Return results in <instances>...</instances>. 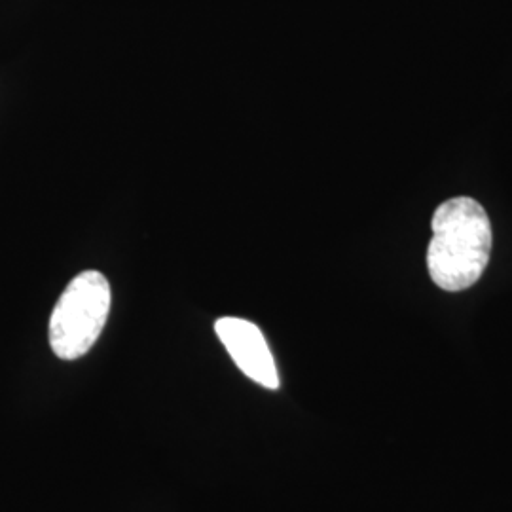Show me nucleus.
Listing matches in <instances>:
<instances>
[{
  "label": "nucleus",
  "mask_w": 512,
  "mask_h": 512,
  "mask_svg": "<svg viewBox=\"0 0 512 512\" xmlns=\"http://www.w3.org/2000/svg\"><path fill=\"white\" fill-rule=\"evenodd\" d=\"M427 268L442 291L459 293L482 277L492 255V224L473 198H452L433 215Z\"/></svg>",
  "instance_id": "nucleus-1"
},
{
  "label": "nucleus",
  "mask_w": 512,
  "mask_h": 512,
  "mask_svg": "<svg viewBox=\"0 0 512 512\" xmlns=\"http://www.w3.org/2000/svg\"><path fill=\"white\" fill-rule=\"evenodd\" d=\"M110 285L101 272L76 275L59 296L50 317V346L63 361L84 357L109 319Z\"/></svg>",
  "instance_id": "nucleus-2"
},
{
  "label": "nucleus",
  "mask_w": 512,
  "mask_h": 512,
  "mask_svg": "<svg viewBox=\"0 0 512 512\" xmlns=\"http://www.w3.org/2000/svg\"><path fill=\"white\" fill-rule=\"evenodd\" d=\"M215 330L220 342L247 378L266 389L279 387L274 355L255 323L239 317H222L215 323Z\"/></svg>",
  "instance_id": "nucleus-3"
}]
</instances>
